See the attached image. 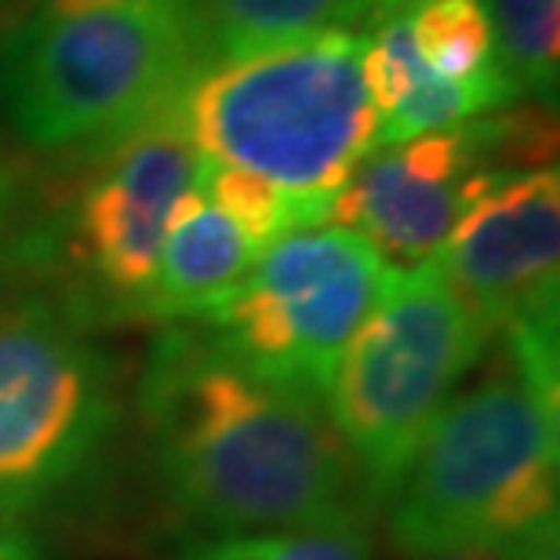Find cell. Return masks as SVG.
<instances>
[{"label": "cell", "instance_id": "6da1fadb", "mask_svg": "<svg viewBox=\"0 0 560 560\" xmlns=\"http://www.w3.org/2000/svg\"><path fill=\"white\" fill-rule=\"evenodd\" d=\"M139 408L167 495L215 539L361 513V474L324 397L248 372L200 324L161 331Z\"/></svg>", "mask_w": 560, "mask_h": 560}, {"label": "cell", "instance_id": "7a4b0ae2", "mask_svg": "<svg viewBox=\"0 0 560 560\" xmlns=\"http://www.w3.org/2000/svg\"><path fill=\"white\" fill-rule=\"evenodd\" d=\"M208 164L280 189L310 226L375 150L364 84V33H324L284 48L200 66L167 98Z\"/></svg>", "mask_w": 560, "mask_h": 560}, {"label": "cell", "instance_id": "3957f363", "mask_svg": "<svg viewBox=\"0 0 560 560\" xmlns=\"http://www.w3.org/2000/svg\"><path fill=\"white\" fill-rule=\"evenodd\" d=\"M557 378L502 353V368L433 422L389 495V535L408 557L506 550L557 521Z\"/></svg>", "mask_w": 560, "mask_h": 560}, {"label": "cell", "instance_id": "277c9868", "mask_svg": "<svg viewBox=\"0 0 560 560\" xmlns=\"http://www.w3.org/2000/svg\"><path fill=\"white\" fill-rule=\"evenodd\" d=\"M189 73L175 0H30L0 33V117L33 150L98 145Z\"/></svg>", "mask_w": 560, "mask_h": 560}, {"label": "cell", "instance_id": "5b68a950", "mask_svg": "<svg viewBox=\"0 0 560 560\" xmlns=\"http://www.w3.org/2000/svg\"><path fill=\"white\" fill-rule=\"evenodd\" d=\"M92 150L81 186L22 248L62 288L55 306L81 328L142 320L164 233L205 175L167 106Z\"/></svg>", "mask_w": 560, "mask_h": 560}, {"label": "cell", "instance_id": "8992f818", "mask_svg": "<svg viewBox=\"0 0 560 560\" xmlns=\"http://www.w3.org/2000/svg\"><path fill=\"white\" fill-rule=\"evenodd\" d=\"M485 346L488 335L430 262L394 273L324 394L364 502H389Z\"/></svg>", "mask_w": 560, "mask_h": 560}, {"label": "cell", "instance_id": "52a82bcc", "mask_svg": "<svg viewBox=\"0 0 560 560\" xmlns=\"http://www.w3.org/2000/svg\"><path fill=\"white\" fill-rule=\"evenodd\" d=\"M394 273L353 230L302 226L266 244L241 284L194 324L248 372L324 397Z\"/></svg>", "mask_w": 560, "mask_h": 560}, {"label": "cell", "instance_id": "ba28073f", "mask_svg": "<svg viewBox=\"0 0 560 560\" xmlns=\"http://www.w3.org/2000/svg\"><path fill=\"white\" fill-rule=\"evenodd\" d=\"M120 419L114 364L62 306H0V528L48 506Z\"/></svg>", "mask_w": 560, "mask_h": 560}, {"label": "cell", "instance_id": "9c48e42d", "mask_svg": "<svg viewBox=\"0 0 560 560\" xmlns=\"http://www.w3.org/2000/svg\"><path fill=\"white\" fill-rule=\"evenodd\" d=\"M553 145L550 114H480L378 145L335 194L328 222L364 237L394 270H411L480 197L524 167H542Z\"/></svg>", "mask_w": 560, "mask_h": 560}, {"label": "cell", "instance_id": "30bf717a", "mask_svg": "<svg viewBox=\"0 0 560 560\" xmlns=\"http://www.w3.org/2000/svg\"><path fill=\"white\" fill-rule=\"evenodd\" d=\"M488 339L557 346L560 175L524 167L485 194L430 259Z\"/></svg>", "mask_w": 560, "mask_h": 560}, {"label": "cell", "instance_id": "8fae6325", "mask_svg": "<svg viewBox=\"0 0 560 560\" xmlns=\"http://www.w3.org/2000/svg\"><path fill=\"white\" fill-rule=\"evenodd\" d=\"M364 84L378 120L375 150L513 103L499 88L458 84L433 73L411 44L408 15L375 19L372 33H364Z\"/></svg>", "mask_w": 560, "mask_h": 560}, {"label": "cell", "instance_id": "7c38bea8", "mask_svg": "<svg viewBox=\"0 0 560 560\" xmlns=\"http://www.w3.org/2000/svg\"><path fill=\"white\" fill-rule=\"evenodd\" d=\"M255 255L259 248L248 241V233L197 186L175 208L172 226L164 233L142 320L167 328L208 317L252 270Z\"/></svg>", "mask_w": 560, "mask_h": 560}, {"label": "cell", "instance_id": "4fadbf2b", "mask_svg": "<svg viewBox=\"0 0 560 560\" xmlns=\"http://www.w3.org/2000/svg\"><path fill=\"white\" fill-rule=\"evenodd\" d=\"M194 70L372 26L368 0H175Z\"/></svg>", "mask_w": 560, "mask_h": 560}, {"label": "cell", "instance_id": "5bb4252c", "mask_svg": "<svg viewBox=\"0 0 560 560\" xmlns=\"http://www.w3.org/2000/svg\"><path fill=\"white\" fill-rule=\"evenodd\" d=\"M411 44L433 73L458 84L499 88L513 103L506 77L495 66V30L488 0H430L408 15Z\"/></svg>", "mask_w": 560, "mask_h": 560}, {"label": "cell", "instance_id": "9a60e30c", "mask_svg": "<svg viewBox=\"0 0 560 560\" xmlns=\"http://www.w3.org/2000/svg\"><path fill=\"white\" fill-rule=\"evenodd\" d=\"M495 66L517 98L557 103L560 0H488Z\"/></svg>", "mask_w": 560, "mask_h": 560}, {"label": "cell", "instance_id": "2e32d148", "mask_svg": "<svg viewBox=\"0 0 560 560\" xmlns=\"http://www.w3.org/2000/svg\"><path fill=\"white\" fill-rule=\"evenodd\" d=\"M183 560H372L361 513L288 532L222 535L189 546Z\"/></svg>", "mask_w": 560, "mask_h": 560}, {"label": "cell", "instance_id": "e0dca14e", "mask_svg": "<svg viewBox=\"0 0 560 560\" xmlns=\"http://www.w3.org/2000/svg\"><path fill=\"white\" fill-rule=\"evenodd\" d=\"M560 535H557V521H546L539 528H532L528 535H521L517 542H510L506 550H499L506 560H560L557 550Z\"/></svg>", "mask_w": 560, "mask_h": 560}, {"label": "cell", "instance_id": "ac0fdd59", "mask_svg": "<svg viewBox=\"0 0 560 560\" xmlns=\"http://www.w3.org/2000/svg\"><path fill=\"white\" fill-rule=\"evenodd\" d=\"M0 560H44L37 542L15 528H0Z\"/></svg>", "mask_w": 560, "mask_h": 560}, {"label": "cell", "instance_id": "d6986e66", "mask_svg": "<svg viewBox=\"0 0 560 560\" xmlns=\"http://www.w3.org/2000/svg\"><path fill=\"white\" fill-rule=\"evenodd\" d=\"M368 4H372L375 19H389V15H411V11L430 4V0H368Z\"/></svg>", "mask_w": 560, "mask_h": 560}, {"label": "cell", "instance_id": "ffe728a7", "mask_svg": "<svg viewBox=\"0 0 560 560\" xmlns=\"http://www.w3.org/2000/svg\"><path fill=\"white\" fill-rule=\"evenodd\" d=\"M408 560H506L495 550H447V553H416Z\"/></svg>", "mask_w": 560, "mask_h": 560}]
</instances>
